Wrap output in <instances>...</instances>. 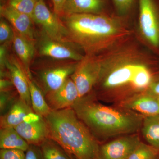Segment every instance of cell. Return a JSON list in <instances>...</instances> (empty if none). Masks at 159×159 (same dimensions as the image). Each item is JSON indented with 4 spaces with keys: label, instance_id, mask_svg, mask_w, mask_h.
Instances as JSON below:
<instances>
[{
    "label": "cell",
    "instance_id": "cell-1",
    "mask_svg": "<svg viewBox=\"0 0 159 159\" xmlns=\"http://www.w3.org/2000/svg\"><path fill=\"white\" fill-rule=\"evenodd\" d=\"M77 117L98 140L138 133L144 116L119 106H109L88 94L72 107Z\"/></svg>",
    "mask_w": 159,
    "mask_h": 159
},
{
    "label": "cell",
    "instance_id": "cell-2",
    "mask_svg": "<svg viewBox=\"0 0 159 159\" xmlns=\"http://www.w3.org/2000/svg\"><path fill=\"white\" fill-rule=\"evenodd\" d=\"M157 73H154L146 65L135 61L110 65L103 62L96 84L99 90L96 97L101 101L116 105L146 92Z\"/></svg>",
    "mask_w": 159,
    "mask_h": 159
},
{
    "label": "cell",
    "instance_id": "cell-3",
    "mask_svg": "<svg viewBox=\"0 0 159 159\" xmlns=\"http://www.w3.org/2000/svg\"><path fill=\"white\" fill-rule=\"evenodd\" d=\"M44 118L49 138L74 159H97L99 142L72 107L52 111Z\"/></svg>",
    "mask_w": 159,
    "mask_h": 159
},
{
    "label": "cell",
    "instance_id": "cell-4",
    "mask_svg": "<svg viewBox=\"0 0 159 159\" xmlns=\"http://www.w3.org/2000/svg\"><path fill=\"white\" fill-rule=\"evenodd\" d=\"M63 17L70 42L81 47L87 55H94L124 32L118 20L102 15L74 14Z\"/></svg>",
    "mask_w": 159,
    "mask_h": 159
},
{
    "label": "cell",
    "instance_id": "cell-5",
    "mask_svg": "<svg viewBox=\"0 0 159 159\" xmlns=\"http://www.w3.org/2000/svg\"><path fill=\"white\" fill-rule=\"evenodd\" d=\"M103 63L93 55H87L77 63L70 76L79 93L80 98L90 93L99 81Z\"/></svg>",
    "mask_w": 159,
    "mask_h": 159
},
{
    "label": "cell",
    "instance_id": "cell-6",
    "mask_svg": "<svg viewBox=\"0 0 159 159\" xmlns=\"http://www.w3.org/2000/svg\"><path fill=\"white\" fill-rule=\"evenodd\" d=\"M139 27L147 42L159 54V2L139 0Z\"/></svg>",
    "mask_w": 159,
    "mask_h": 159
},
{
    "label": "cell",
    "instance_id": "cell-7",
    "mask_svg": "<svg viewBox=\"0 0 159 159\" xmlns=\"http://www.w3.org/2000/svg\"><path fill=\"white\" fill-rule=\"evenodd\" d=\"M55 13L51 12L43 0H38L32 15L34 23L42 28L43 33L51 39L71 43L65 26Z\"/></svg>",
    "mask_w": 159,
    "mask_h": 159
},
{
    "label": "cell",
    "instance_id": "cell-8",
    "mask_svg": "<svg viewBox=\"0 0 159 159\" xmlns=\"http://www.w3.org/2000/svg\"><path fill=\"white\" fill-rule=\"evenodd\" d=\"M141 142L138 133L121 136L99 145L96 159H127Z\"/></svg>",
    "mask_w": 159,
    "mask_h": 159
},
{
    "label": "cell",
    "instance_id": "cell-9",
    "mask_svg": "<svg viewBox=\"0 0 159 159\" xmlns=\"http://www.w3.org/2000/svg\"><path fill=\"white\" fill-rule=\"evenodd\" d=\"M77 64L67 63L44 69L38 74L39 87L44 95L60 87L70 77L76 70Z\"/></svg>",
    "mask_w": 159,
    "mask_h": 159
},
{
    "label": "cell",
    "instance_id": "cell-10",
    "mask_svg": "<svg viewBox=\"0 0 159 159\" xmlns=\"http://www.w3.org/2000/svg\"><path fill=\"white\" fill-rule=\"evenodd\" d=\"M39 43V52L42 56L57 60H72L79 61L84 56L74 50L68 43L51 39L44 33Z\"/></svg>",
    "mask_w": 159,
    "mask_h": 159
},
{
    "label": "cell",
    "instance_id": "cell-11",
    "mask_svg": "<svg viewBox=\"0 0 159 159\" xmlns=\"http://www.w3.org/2000/svg\"><path fill=\"white\" fill-rule=\"evenodd\" d=\"M45 97L52 111L71 107L80 98L77 87L70 77L59 88L45 94Z\"/></svg>",
    "mask_w": 159,
    "mask_h": 159
},
{
    "label": "cell",
    "instance_id": "cell-12",
    "mask_svg": "<svg viewBox=\"0 0 159 159\" xmlns=\"http://www.w3.org/2000/svg\"><path fill=\"white\" fill-rule=\"evenodd\" d=\"M14 128L29 145L40 146L49 138L48 124L43 117L38 116L33 121L25 120Z\"/></svg>",
    "mask_w": 159,
    "mask_h": 159
},
{
    "label": "cell",
    "instance_id": "cell-13",
    "mask_svg": "<svg viewBox=\"0 0 159 159\" xmlns=\"http://www.w3.org/2000/svg\"><path fill=\"white\" fill-rule=\"evenodd\" d=\"M116 105L135 112L144 116L159 114V100L157 97L146 92L134 95Z\"/></svg>",
    "mask_w": 159,
    "mask_h": 159
},
{
    "label": "cell",
    "instance_id": "cell-14",
    "mask_svg": "<svg viewBox=\"0 0 159 159\" xmlns=\"http://www.w3.org/2000/svg\"><path fill=\"white\" fill-rule=\"evenodd\" d=\"M1 15L11 23L13 29L29 39L35 42V33L32 17L17 11L9 5L1 6Z\"/></svg>",
    "mask_w": 159,
    "mask_h": 159
},
{
    "label": "cell",
    "instance_id": "cell-15",
    "mask_svg": "<svg viewBox=\"0 0 159 159\" xmlns=\"http://www.w3.org/2000/svg\"><path fill=\"white\" fill-rule=\"evenodd\" d=\"M6 68L9 71L10 78L20 98L31 107L29 83L24 68L22 67L15 58L12 57L8 58Z\"/></svg>",
    "mask_w": 159,
    "mask_h": 159
},
{
    "label": "cell",
    "instance_id": "cell-16",
    "mask_svg": "<svg viewBox=\"0 0 159 159\" xmlns=\"http://www.w3.org/2000/svg\"><path fill=\"white\" fill-rule=\"evenodd\" d=\"M13 29L14 36L12 43L13 48L22 64L27 76L32 79L30 66L35 54L34 41L23 36L13 28Z\"/></svg>",
    "mask_w": 159,
    "mask_h": 159
},
{
    "label": "cell",
    "instance_id": "cell-17",
    "mask_svg": "<svg viewBox=\"0 0 159 159\" xmlns=\"http://www.w3.org/2000/svg\"><path fill=\"white\" fill-rule=\"evenodd\" d=\"M34 113L32 107L19 97L13 102L8 111L1 116V129L15 128Z\"/></svg>",
    "mask_w": 159,
    "mask_h": 159
},
{
    "label": "cell",
    "instance_id": "cell-18",
    "mask_svg": "<svg viewBox=\"0 0 159 159\" xmlns=\"http://www.w3.org/2000/svg\"><path fill=\"white\" fill-rule=\"evenodd\" d=\"M102 0H66L64 16L74 14H99L103 8Z\"/></svg>",
    "mask_w": 159,
    "mask_h": 159
},
{
    "label": "cell",
    "instance_id": "cell-19",
    "mask_svg": "<svg viewBox=\"0 0 159 159\" xmlns=\"http://www.w3.org/2000/svg\"><path fill=\"white\" fill-rule=\"evenodd\" d=\"M27 80L31 96V107L33 111L37 116L45 118L52 110L46 101L43 93L37 84L28 76Z\"/></svg>",
    "mask_w": 159,
    "mask_h": 159
},
{
    "label": "cell",
    "instance_id": "cell-20",
    "mask_svg": "<svg viewBox=\"0 0 159 159\" xmlns=\"http://www.w3.org/2000/svg\"><path fill=\"white\" fill-rule=\"evenodd\" d=\"M29 145L14 128L1 129V149H20L26 152Z\"/></svg>",
    "mask_w": 159,
    "mask_h": 159
},
{
    "label": "cell",
    "instance_id": "cell-21",
    "mask_svg": "<svg viewBox=\"0 0 159 159\" xmlns=\"http://www.w3.org/2000/svg\"><path fill=\"white\" fill-rule=\"evenodd\" d=\"M141 130L148 144L159 150V114L144 116Z\"/></svg>",
    "mask_w": 159,
    "mask_h": 159
},
{
    "label": "cell",
    "instance_id": "cell-22",
    "mask_svg": "<svg viewBox=\"0 0 159 159\" xmlns=\"http://www.w3.org/2000/svg\"><path fill=\"white\" fill-rule=\"evenodd\" d=\"M39 147L43 159H74L57 142L50 138Z\"/></svg>",
    "mask_w": 159,
    "mask_h": 159
},
{
    "label": "cell",
    "instance_id": "cell-23",
    "mask_svg": "<svg viewBox=\"0 0 159 159\" xmlns=\"http://www.w3.org/2000/svg\"><path fill=\"white\" fill-rule=\"evenodd\" d=\"M159 154V150L141 142L127 159H156Z\"/></svg>",
    "mask_w": 159,
    "mask_h": 159
},
{
    "label": "cell",
    "instance_id": "cell-24",
    "mask_svg": "<svg viewBox=\"0 0 159 159\" xmlns=\"http://www.w3.org/2000/svg\"><path fill=\"white\" fill-rule=\"evenodd\" d=\"M37 1L38 0H9L8 5L17 11L32 17Z\"/></svg>",
    "mask_w": 159,
    "mask_h": 159
},
{
    "label": "cell",
    "instance_id": "cell-25",
    "mask_svg": "<svg viewBox=\"0 0 159 159\" xmlns=\"http://www.w3.org/2000/svg\"><path fill=\"white\" fill-rule=\"evenodd\" d=\"M14 31L8 23L3 19L0 22V43L1 45H8L12 42Z\"/></svg>",
    "mask_w": 159,
    "mask_h": 159
},
{
    "label": "cell",
    "instance_id": "cell-26",
    "mask_svg": "<svg viewBox=\"0 0 159 159\" xmlns=\"http://www.w3.org/2000/svg\"><path fill=\"white\" fill-rule=\"evenodd\" d=\"M24 151L16 149H1L0 159H25Z\"/></svg>",
    "mask_w": 159,
    "mask_h": 159
},
{
    "label": "cell",
    "instance_id": "cell-27",
    "mask_svg": "<svg viewBox=\"0 0 159 159\" xmlns=\"http://www.w3.org/2000/svg\"><path fill=\"white\" fill-rule=\"evenodd\" d=\"M118 13L125 15L130 10L134 0H113Z\"/></svg>",
    "mask_w": 159,
    "mask_h": 159
},
{
    "label": "cell",
    "instance_id": "cell-28",
    "mask_svg": "<svg viewBox=\"0 0 159 159\" xmlns=\"http://www.w3.org/2000/svg\"><path fill=\"white\" fill-rule=\"evenodd\" d=\"M25 159H43L39 146L29 145L26 152Z\"/></svg>",
    "mask_w": 159,
    "mask_h": 159
},
{
    "label": "cell",
    "instance_id": "cell-29",
    "mask_svg": "<svg viewBox=\"0 0 159 159\" xmlns=\"http://www.w3.org/2000/svg\"><path fill=\"white\" fill-rule=\"evenodd\" d=\"M146 93L154 97H159V72H158Z\"/></svg>",
    "mask_w": 159,
    "mask_h": 159
},
{
    "label": "cell",
    "instance_id": "cell-30",
    "mask_svg": "<svg viewBox=\"0 0 159 159\" xmlns=\"http://www.w3.org/2000/svg\"><path fill=\"white\" fill-rule=\"evenodd\" d=\"M13 94L11 93V91L8 92H1V111L4 110L7 105L11 102L12 99H13Z\"/></svg>",
    "mask_w": 159,
    "mask_h": 159
},
{
    "label": "cell",
    "instance_id": "cell-31",
    "mask_svg": "<svg viewBox=\"0 0 159 159\" xmlns=\"http://www.w3.org/2000/svg\"><path fill=\"white\" fill-rule=\"evenodd\" d=\"M13 87H14V86L12 83L10 77H1V80H0L1 92L11 91Z\"/></svg>",
    "mask_w": 159,
    "mask_h": 159
},
{
    "label": "cell",
    "instance_id": "cell-32",
    "mask_svg": "<svg viewBox=\"0 0 159 159\" xmlns=\"http://www.w3.org/2000/svg\"><path fill=\"white\" fill-rule=\"evenodd\" d=\"M53 3L54 13L58 16H61L63 13V9L66 0H51Z\"/></svg>",
    "mask_w": 159,
    "mask_h": 159
},
{
    "label": "cell",
    "instance_id": "cell-33",
    "mask_svg": "<svg viewBox=\"0 0 159 159\" xmlns=\"http://www.w3.org/2000/svg\"><path fill=\"white\" fill-rule=\"evenodd\" d=\"M156 159H159V155L158 156V157H157Z\"/></svg>",
    "mask_w": 159,
    "mask_h": 159
},
{
    "label": "cell",
    "instance_id": "cell-34",
    "mask_svg": "<svg viewBox=\"0 0 159 159\" xmlns=\"http://www.w3.org/2000/svg\"><path fill=\"white\" fill-rule=\"evenodd\" d=\"M157 98H158V99L159 100V97H157Z\"/></svg>",
    "mask_w": 159,
    "mask_h": 159
}]
</instances>
